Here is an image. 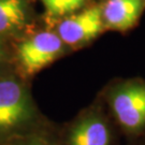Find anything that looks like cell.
<instances>
[{"instance_id":"cell-10","label":"cell","mask_w":145,"mask_h":145,"mask_svg":"<svg viewBox=\"0 0 145 145\" xmlns=\"http://www.w3.org/2000/svg\"><path fill=\"white\" fill-rule=\"evenodd\" d=\"M2 55H3V51H2V46H1V43H0V61L2 59Z\"/></svg>"},{"instance_id":"cell-4","label":"cell","mask_w":145,"mask_h":145,"mask_svg":"<svg viewBox=\"0 0 145 145\" xmlns=\"http://www.w3.org/2000/svg\"><path fill=\"white\" fill-rule=\"evenodd\" d=\"M103 28L102 9L95 5L65 18L58 26L57 35L68 45H78L96 38Z\"/></svg>"},{"instance_id":"cell-7","label":"cell","mask_w":145,"mask_h":145,"mask_svg":"<svg viewBox=\"0 0 145 145\" xmlns=\"http://www.w3.org/2000/svg\"><path fill=\"white\" fill-rule=\"evenodd\" d=\"M26 22L24 0H0V33L20 29Z\"/></svg>"},{"instance_id":"cell-1","label":"cell","mask_w":145,"mask_h":145,"mask_svg":"<svg viewBox=\"0 0 145 145\" xmlns=\"http://www.w3.org/2000/svg\"><path fill=\"white\" fill-rule=\"evenodd\" d=\"M33 117L24 86L12 78L0 80V139L21 132L31 125Z\"/></svg>"},{"instance_id":"cell-2","label":"cell","mask_w":145,"mask_h":145,"mask_svg":"<svg viewBox=\"0 0 145 145\" xmlns=\"http://www.w3.org/2000/svg\"><path fill=\"white\" fill-rule=\"evenodd\" d=\"M112 110L117 123L129 135L145 128V84H130L112 96Z\"/></svg>"},{"instance_id":"cell-8","label":"cell","mask_w":145,"mask_h":145,"mask_svg":"<svg viewBox=\"0 0 145 145\" xmlns=\"http://www.w3.org/2000/svg\"><path fill=\"white\" fill-rule=\"evenodd\" d=\"M87 0H42L46 13L52 17L71 15L81 9Z\"/></svg>"},{"instance_id":"cell-6","label":"cell","mask_w":145,"mask_h":145,"mask_svg":"<svg viewBox=\"0 0 145 145\" xmlns=\"http://www.w3.org/2000/svg\"><path fill=\"white\" fill-rule=\"evenodd\" d=\"M144 7L145 0H106L101 7L104 27L128 30L140 18Z\"/></svg>"},{"instance_id":"cell-3","label":"cell","mask_w":145,"mask_h":145,"mask_svg":"<svg viewBox=\"0 0 145 145\" xmlns=\"http://www.w3.org/2000/svg\"><path fill=\"white\" fill-rule=\"evenodd\" d=\"M62 50L63 42L58 35L43 31L22 42L17 56L23 69L28 74H33L54 61Z\"/></svg>"},{"instance_id":"cell-5","label":"cell","mask_w":145,"mask_h":145,"mask_svg":"<svg viewBox=\"0 0 145 145\" xmlns=\"http://www.w3.org/2000/svg\"><path fill=\"white\" fill-rule=\"evenodd\" d=\"M112 135L105 119L89 114L78 119L68 131L66 145H111Z\"/></svg>"},{"instance_id":"cell-9","label":"cell","mask_w":145,"mask_h":145,"mask_svg":"<svg viewBox=\"0 0 145 145\" xmlns=\"http://www.w3.org/2000/svg\"><path fill=\"white\" fill-rule=\"evenodd\" d=\"M15 145H54L52 142L45 139L44 137L38 135H28L23 138L20 142H17Z\"/></svg>"}]
</instances>
